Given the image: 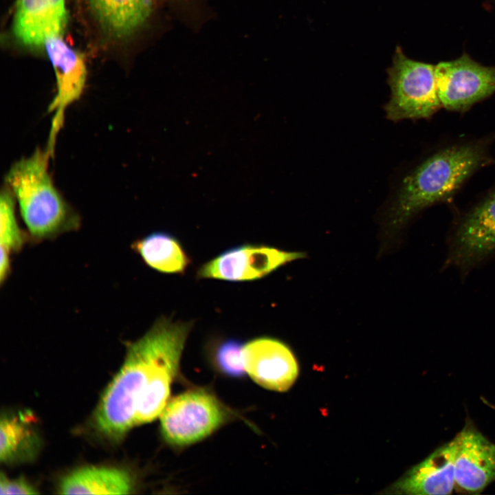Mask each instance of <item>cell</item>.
Instances as JSON below:
<instances>
[{
  "label": "cell",
  "instance_id": "1",
  "mask_svg": "<svg viewBox=\"0 0 495 495\" xmlns=\"http://www.w3.org/2000/svg\"><path fill=\"white\" fill-rule=\"evenodd\" d=\"M492 138L450 144L436 149L402 180L388 214V226L399 230L426 208L448 201L481 168L494 162Z\"/></svg>",
  "mask_w": 495,
  "mask_h": 495
},
{
  "label": "cell",
  "instance_id": "2",
  "mask_svg": "<svg viewBox=\"0 0 495 495\" xmlns=\"http://www.w3.org/2000/svg\"><path fill=\"white\" fill-rule=\"evenodd\" d=\"M52 155L36 148L15 162L8 171L5 184L18 204L21 216L35 241L54 238L76 230L80 217L55 187L48 170Z\"/></svg>",
  "mask_w": 495,
  "mask_h": 495
},
{
  "label": "cell",
  "instance_id": "3",
  "mask_svg": "<svg viewBox=\"0 0 495 495\" xmlns=\"http://www.w3.org/2000/svg\"><path fill=\"white\" fill-rule=\"evenodd\" d=\"M156 331L153 325L129 346L120 370L100 399L95 422L99 431L110 438L119 439L135 426L138 402L150 377L156 351Z\"/></svg>",
  "mask_w": 495,
  "mask_h": 495
},
{
  "label": "cell",
  "instance_id": "4",
  "mask_svg": "<svg viewBox=\"0 0 495 495\" xmlns=\"http://www.w3.org/2000/svg\"><path fill=\"white\" fill-rule=\"evenodd\" d=\"M387 74L390 98L384 110L388 120L429 119L442 108L435 65L411 59L397 46Z\"/></svg>",
  "mask_w": 495,
  "mask_h": 495
},
{
  "label": "cell",
  "instance_id": "5",
  "mask_svg": "<svg viewBox=\"0 0 495 495\" xmlns=\"http://www.w3.org/2000/svg\"><path fill=\"white\" fill-rule=\"evenodd\" d=\"M161 415V432L171 446L183 447L202 440L231 417L230 412L211 393L184 392L168 402Z\"/></svg>",
  "mask_w": 495,
  "mask_h": 495
},
{
  "label": "cell",
  "instance_id": "6",
  "mask_svg": "<svg viewBox=\"0 0 495 495\" xmlns=\"http://www.w3.org/2000/svg\"><path fill=\"white\" fill-rule=\"evenodd\" d=\"M159 339L150 377L140 397L134 425L151 422L164 409L177 371L192 322L162 317L155 321Z\"/></svg>",
  "mask_w": 495,
  "mask_h": 495
},
{
  "label": "cell",
  "instance_id": "7",
  "mask_svg": "<svg viewBox=\"0 0 495 495\" xmlns=\"http://www.w3.org/2000/svg\"><path fill=\"white\" fill-rule=\"evenodd\" d=\"M442 108L465 112L495 93V67L482 65L468 55L435 65Z\"/></svg>",
  "mask_w": 495,
  "mask_h": 495
},
{
  "label": "cell",
  "instance_id": "8",
  "mask_svg": "<svg viewBox=\"0 0 495 495\" xmlns=\"http://www.w3.org/2000/svg\"><path fill=\"white\" fill-rule=\"evenodd\" d=\"M302 252H289L278 248L245 244L229 249L203 264L197 273L198 278H214L228 281H250L259 279L280 266L300 259Z\"/></svg>",
  "mask_w": 495,
  "mask_h": 495
},
{
  "label": "cell",
  "instance_id": "9",
  "mask_svg": "<svg viewBox=\"0 0 495 495\" xmlns=\"http://www.w3.org/2000/svg\"><path fill=\"white\" fill-rule=\"evenodd\" d=\"M495 253V187L462 217L454 232L448 263L467 270Z\"/></svg>",
  "mask_w": 495,
  "mask_h": 495
},
{
  "label": "cell",
  "instance_id": "10",
  "mask_svg": "<svg viewBox=\"0 0 495 495\" xmlns=\"http://www.w3.org/2000/svg\"><path fill=\"white\" fill-rule=\"evenodd\" d=\"M454 440V490L461 493L478 494L495 481V444L469 419Z\"/></svg>",
  "mask_w": 495,
  "mask_h": 495
},
{
  "label": "cell",
  "instance_id": "11",
  "mask_svg": "<svg viewBox=\"0 0 495 495\" xmlns=\"http://www.w3.org/2000/svg\"><path fill=\"white\" fill-rule=\"evenodd\" d=\"M44 45L54 69L57 85L56 95L48 109L54 113V116L47 148L54 154L56 137L62 126L65 111L80 98L87 72L82 55L65 43L62 36L49 38Z\"/></svg>",
  "mask_w": 495,
  "mask_h": 495
},
{
  "label": "cell",
  "instance_id": "12",
  "mask_svg": "<svg viewBox=\"0 0 495 495\" xmlns=\"http://www.w3.org/2000/svg\"><path fill=\"white\" fill-rule=\"evenodd\" d=\"M245 372L258 385L271 390H287L298 375L296 359L284 342L273 338L261 337L244 345Z\"/></svg>",
  "mask_w": 495,
  "mask_h": 495
},
{
  "label": "cell",
  "instance_id": "13",
  "mask_svg": "<svg viewBox=\"0 0 495 495\" xmlns=\"http://www.w3.org/2000/svg\"><path fill=\"white\" fill-rule=\"evenodd\" d=\"M455 452L454 438L412 467L390 490L409 495L451 494L455 488Z\"/></svg>",
  "mask_w": 495,
  "mask_h": 495
},
{
  "label": "cell",
  "instance_id": "14",
  "mask_svg": "<svg viewBox=\"0 0 495 495\" xmlns=\"http://www.w3.org/2000/svg\"><path fill=\"white\" fill-rule=\"evenodd\" d=\"M67 21L65 0H19L13 31L23 44L40 47L62 36Z\"/></svg>",
  "mask_w": 495,
  "mask_h": 495
},
{
  "label": "cell",
  "instance_id": "15",
  "mask_svg": "<svg viewBox=\"0 0 495 495\" xmlns=\"http://www.w3.org/2000/svg\"><path fill=\"white\" fill-rule=\"evenodd\" d=\"M132 488L131 476L124 470L89 466L66 475L58 490L61 494H127Z\"/></svg>",
  "mask_w": 495,
  "mask_h": 495
},
{
  "label": "cell",
  "instance_id": "16",
  "mask_svg": "<svg viewBox=\"0 0 495 495\" xmlns=\"http://www.w3.org/2000/svg\"><path fill=\"white\" fill-rule=\"evenodd\" d=\"M100 25L120 37L136 30L152 12V0H87Z\"/></svg>",
  "mask_w": 495,
  "mask_h": 495
},
{
  "label": "cell",
  "instance_id": "17",
  "mask_svg": "<svg viewBox=\"0 0 495 495\" xmlns=\"http://www.w3.org/2000/svg\"><path fill=\"white\" fill-rule=\"evenodd\" d=\"M132 248L148 266L162 273L182 274L191 262L178 239L165 232L151 233Z\"/></svg>",
  "mask_w": 495,
  "mask_h": 495
},
{
  "label": "cell",
  "instance_id": "18",
  "mask_svg": "<svg viewBox=\"0 0 495 495\" xmlns=\"http://www.w3.org/2000/svg\"><path fill=\"white\" fill-rule=\"evenodd\" d=\"M15 199L5 185L0 196V281L3 283L10 272V258L25 242V236L16 220Z\"/></svg>",
  "mask_w": 495,
  "mask_h": 495
},
{
  "label": "cell",
  "instance_id": "19",
  "mask_svg": "<svg viewBox=\"0 0 495 495\" xmlns=\"http://www.w3.org/2000/svg\"><path fill=\"white\" fill-rule=\"evenodd\" d=\"M35 439L33 433L22 419L2 417L0 423V459L11 463L26 457L32 452Z\"/></svg>",
  "mask_w": 495,
  "mask_h": 495
},
{
  "label": "cell",
  "instance_id": "20",
  "mask_svg": "<svg viewBox=\"0 0 495 495\" xmlns=\"http://www.w3.org/2000/svg\"><path fill=\"white\" fill-rule=\"evenodd\" d=\"M244 345L234 339L218 342L212 349L214 362L219 370L226 375L239 377L245 373L243 351Z\"/></svg>",
  "mask_w": 495,
  "mask_h": 495
},
{
  "label": "cell",
  "instance_id": "21",
  "mask_svg": "<svg viewBox=\"0 0 495 495\" xmlns=\"http://www.w3.org/2000/svg\"><path fill=\"white\" fill-rule=\"evenodd\" d=\"M0 494L1 495L37 494L38 491L24 478L10 479L1 473Z\"/></svg>",
  "mask_w": 495,
  "mask_h": 495
},
{
  "label": "cell",
  "instance_id": "22",
  "mask_svg": "<svg viewBox=\"0 0 495 495\" xmlns=\"http://www.w3.org/2000/svg\"><path fill=\"white\" fill-rule=\"evenodd\" d=\"M482 400H483V402L486 405H487L488 406H490V407L492 408V409L495 410V406H494V405L490 404L489 402H487V401L485 399H484V398H482Z\"/></svg>",
  "mask_w": 495,
  "mask_h": 495
}]
</instances>
